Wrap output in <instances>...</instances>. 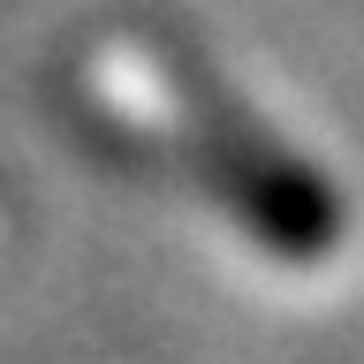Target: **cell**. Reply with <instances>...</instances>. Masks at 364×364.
<instances>
[{
	"label": "cell",
	"instance_id": "1",
	"mask_svg": "<svg viewBox=\"0 0 364 364\" xmlns=\"http://www.w3.org/2000/svg\"><path fill=\"white\" fill-rule=\"evenodd\" d=\"M61 99L107 159L167 182L258 250L311 266L341 243V198L266 114L228 84L190 38L152 23H107L68 46Z\"/></svg>",
	"mask_w": 364,
	"mask_h": 364
}]
</instances>
